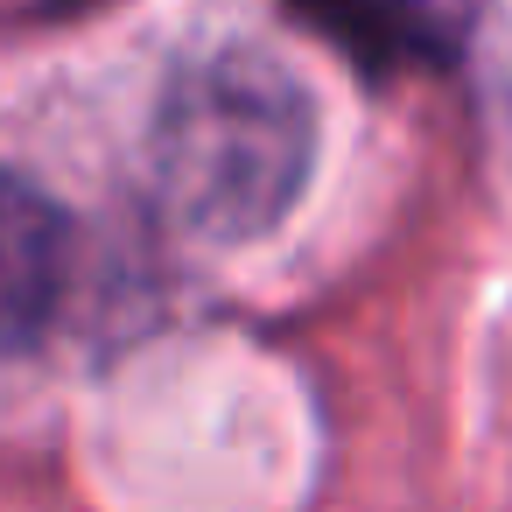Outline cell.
I'll use <instances>...</instances> for the list:
<instances>
[{"label": "cell", "instance_id": "6da1fadb", "mask_svg": "<svg viewBox=\"0 0 512 512\" xmlns=\"http://www.w3.org/2000/svg\"><path fill=\"white\" fill-rule=\"evenodd\" d=\"M316 162V106L267 50L190 57L148 127V169L169 218L197 239L246 246L274 232Z\"/></svg>", "mask_w": 512, "mask_h": 512}, {"label": "cell", "instance_id": "7a4b0ae2", "mask_svg": "<svg viewBox=\"0 0 512 512\" xmlns=\"http://www.w3.org/2000/svg\"><path fill=\"white\" fill-rule=\"evenodd\" d=\"M64 281H71V225L64 211L0 169V358L29 351L57 302H64Z\"/></svg>", "mask_w": 512, "mask_h": 512}]
</instances>
